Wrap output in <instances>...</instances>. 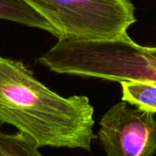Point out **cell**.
Segmentation results:
<instances>
[{
  "mask_svg": "<svg viewBox=\"0 0 156 156\" xmlns=\"http://www.w3.org/2000/svg\"><path fill=\"white\" fill-rule=\"evenodd\" d=\"M94 108L87 96L62 97L19 60L0 55V122L15 126L38 148L90 151Z\"/></svg>",
  "mask_w": 156,
  "mask_h": 156,
  "instance_id": "6da1fadb",
  "label": "cell"
},
{
  "mask_svg": "<svg viewBox=\"0 0 156 156\" xmlns=\"http://www.w3.org/2000/svg\"><path fill=\"white\" fill-rule=\"evenodd\" d=\"M37 60L58 74L156 84V58L128 34L110 40L58 38Z\"/></svg>",
  "mask_w": 156,
  "mask_h": 156,
  "instance_id": "7a4b0ae2",
  "label": "cell"
},
{
  "mask_svg": "<svg viewBox=\"0 0 156 156\" xmlns=\"http://www.w3.org/2000/svg\"><path fill=\"white\" fill-rule=\"evenodd\" d=\"M56 30L58 38L110 40L136 22L131 0H25Z\"/></svg>",
  "mask_w": 156,
  "mask_h": 156,
  "instance_id": "3957f363",
  "label": "cell"
},
{
  "mask_svg": "<svg viewBox=\"0 0 156 156\" xmlns=\"http://www.w3.org/2000/svg\"><path fill=\"white\" fill-rule=\"evenodd\" d=\"M99 140L107 156H154L156 117L125 101L118 102L102 116Z\"/></svg>",
  "mask_w": 156,
  "mask_h": 156,
  "instance_id": "277c9868",
  "label": "cell"
},
{
  "mask_svg": "<svg viewBox=\"0 0 156 156\" xmlns=\"http://www.w3.org/2000/svg\"><path fill=\"white\" fill-rule=\"evenodd\" d=\"M0 19L46 30L58 37L53 27L25 0H0Z\"/></svg>",
  "mask_w": 156,
  "mask_h": 156,
  "instance_id": "5b68a950",
  "label": "cell"
},
{
  "mask_svg": "<svg viewBox=\"0 0 156 156\" xmlns=\"http://www.w3.org/2000/svg\"><path fill=\"white\" fill-rule=\"evenodd\" d=\"M122 101L135 108L156 114V84L142 81H122Z\"/></svg>",
  "mask_w": 156,
  "mask_h": 156,
  "instance_id": "8992f818",
  "label": "cell"
},
{
  "mask_svg": "<svg viewBox=\"0 0 156 156\" xmlns=\"http://www.w3.org/2000/svg\"><path fill=\"white\" fill-rule=\"evenodd\" d=\"M37 144L21 133L8 134L0 130V156H44Z\"/></svg>",
  "mask_w": 156,
  "mask_h": 156,
  "instance_id": "52a82bcc",
  "label": "cell"
},
{
  "mask_svg": "<svg viewBox=\"0 0 156 156\" xmlns=\"http://www.w3.org/2000/svg\"><path fill=\"white\" fill-rule=\"evenodd\" d=\"M148 48V51L156 58V48Z\"/></svg>",
  "mask_w": 156,
  "mask_h": 156,
  "instance_id": "ba28073f",
  "label": "cell"
}]
</instances>
